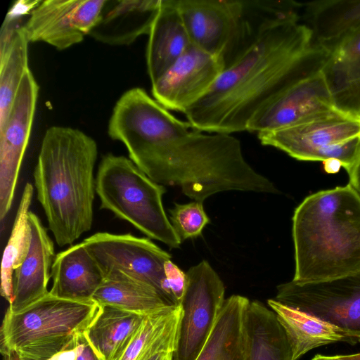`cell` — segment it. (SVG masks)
I'll use <instances>...</instances> for the list:
<instances>
[{"label":"cell","instance_id":"cell-27","mask_svg":"<svg viewBox=\"0 0 360 360\" xmlns=\"http://www.w3.org/2000/svg\"><path fill=\"white\" fill-rule=\"evenodd\" d=\"M267 304L287 335L292 352V360H297L317 347L346 342L340 330L311 315L284 305L274 299H269Z\"/></svg>","mask_w":360,"mask_h":360},{"label":"cell","instance_id":"cell-3","mask_svg":"<svg viewBox=\"0 0 360 360\" xmlns=\"http://www.w3.org/2000/svg\"><path fill=\"white\" fill-rule=\"evenodd\" d=\"M162 186H179L202 202L226 191L276 193L274 184L245 160L240 141L229 134L192 129L154 150L139 167Z\"/></svg>","mask_w":360,"mask_h":360},{"label":"cell","instance_id":"cell-36","mask_svg":"<svg viewBox=\"0 0 360 360\" xmlns=\"http://www.w3.org/2000/svg\"><path fill=\"white\" fill-rule=\"evenodd\" d=\"M150 360H174V353H161L155 355Z\"/></svg>","mask_w":360,"mask_h":360},{"label":"cell","instance_id":"cell-16","mask_svg":"<svg viewBox=\"0 0 360 360\" xmlns=\"http://www.w3.org/2000/svg\"><path fill=\"white\" fill-rule=\"evenodd\" d=\"M334 108L320 71L295 83L266 104L251 119L247 131L259 133L284 129Z\"/></svg>","mask_w":360,"mask_h":360},{"label":"cell","instance_id":"cell-28","mask_svg":"<svg viewBox=\"0 0 360 360\" xmlns=\"http://www.w3.org/2000/svg\"><path fill=\"white\" fill-rule=\"evenodd\" d=\"M249 360H292L287 335L275 313L263 303L250 302L246 314Z\"/></svg>","mask_w":360,"mask_h":360},{"label":"cell","instance_id":"cell-14","mask_svg":"<svg viewBox=\"0 0 360 360\" xmlns=\"http://www.w3.org/2000/svg\"><path fill=\"white\" fill-rule=\"evenodd\" d=\"M224 60L191 44L153 84V98L168 110L184 113L211 89Z\"/></svg>","mask_w":360,"mask_h":360},{"label":"cell","instance_id":"cell-19","mask_svg":"<svg viewBox=\"0 0 360 360\" xmlns=\"http://www.w3.org/2000/svg\"><path fill=\"white\" fill-rule=\"evenodd\" d=\"M321 72L335 108L360 117V28L329 50Z\"/></svg>","mask_w":360,"mask_h":360},{"label":"cell","instance_id":"cell-12","mask_svg":"<svg viewBox=\"0 0 360 360\" xmlns=\"http://www.w3.org/2000/svg\"><path fill=\"white\" fill-rule=\"evenodd\" d=\"M39 86L29 69L25 74L8 117L0 127V219L13 204L23 157L28 145Z\"/></svg>","mask_w":360,"mask_h":360},{"label":"cell","instance_id":"cell-32","mask_svg":"<svg viewBox=\"0 0 360 360\" xmlns=\"http://www.w3.org/2000/svg\"><path fill=\"white\" fill-rule=\"evenodd\" d=\"M165 276L174 304L181 306L187 286L186 273L169 259L165 264Z\"/></svg>","mask_w":360,"mask_h":360},{"label":"cell","instance_id":"cell-13","mask_svg":"<svg viewBox=\"0 0 360 360\" xmlns=\"http://www.w3.org/2000/svg\"><path fill=\"white\" fill-rule=\"evenodd\" d=\"M105 1H40L22 30L29 42H45L58 50L66 49L89 35Z\"/></svg>","mask_w":360,"mask_h":360},{"label":"cell","instance_id":"cell-8","mask_svg":"<svg viewBox=\"0 0 360 360\" xmlns=\"http://www.w3.org/2000/svg\"><path fill=\"white\" fill-rule=\"evenodd\" d=\"M192 129L188 121L174 116L143 89L134 87L115 105L108 133L126 146L129 159L139 167L160 146Z\"/></svg>","mask_w":360,"mask_h":360},{"label":"cell","instance_id":"cell-21","mask_svg":"<svg viewBox=\"0 0 360 360\" xmlns=\"http://www.w3.org/2000/svg\"><path fill=\"white\" fill-rule=\"evenodd\" d=\"M191 44L174 0H161L146 47V65L151 84L155 82Z\"/></svg>","mask_w":360,"mask_h":360},{"label":"cell","instance_id":"cell-22","mask_svg":"<svg viewBox=\"0 0 360 360\" xmlns=\"http://www.w3.org/2000/svg\"><path fill=\"white\" fill-rule=\"evenodd\" d=\"M250 300L226 299L214 326L195 360H249L246 314Z\"/></svg>","mask_w":360,"mask_h":360},{"label":"cell","instance_id":"cell-4","mask_svg":"<svg viewBox=\"0 0 360 360\" xmlns=\"http://www.w3.org/2000/svg\"><path fill=\"white\" fill-rule=\"evenodd\" d=\"M292 280L313 281L360 271V196L347 184L307 197L292 217Z\"/></svg>","mask_w":360,"mask_h":360},{"label":"cell","instance_id":"cell-26","mask_svg":"<svg viewBox=\"0 0 360 360\" xmlns=\"http://www.w3.org/2000/svg\"><path fill=\"white\" fill-rule=\"evenodd\" d=\"M93 300L100 306L113 307L145 316L170 305L153 287L118 271L105 274V280Z\"/></svg>","mask_w":360,"mask_h":360},{"label":"cell","instance_id":"cell-15","mask_svg":"<svg viewBox=\"0 0 360 360\" xmlns=\"http://www.w3.org/2000/svg\"><path fill=\"white\" fill-rule=\"evenodd\" d=\"M192 44L226 63L234 46L243 1L174 0Z\"/></svg>","mask_w":360,"mask_h":360},{"label":"cell","instance_id":"cell-38","mask_svg":"<svg viewBox=\"0 0 360 360\" xmlns=\"http://www.w3.org/2000/svg\"><path fill=\"white\" fill-rule=\"evenodd\" d=\"M3 360H20L15 354L9 352H1Z\"/></svg>","mask_w":360,"mask_h":360},{"label":"cell","instance_id":"cell-37","mask_svg":"<svg viewBox=\"0 0 360 360\" xmlns=\"http://www.w3.org/2000/svg\"><path fill=\"white\" fill-rule=\"evenodd\" d=\"M311 360H345L343 359L340 355L338 356H323L318 354L315 356Z\"/></svg>","mask_w":360,"mask_h":360},{"label":"cell","instance_id":"cell-10","mask_svg":"<svg viewBox=\"0 0 360 360\" xmlns=\"http://www.w3.org/2000/svg\"><path fill=\"white\" fill-rule=\"evenodd\" d=\"M82 242L104 274L120 271L153 287L169 304L174 305L165 276V264L172 256L150 239L98 232Z\"/></svg>","mask_w":360,"mask_h":360},{"label":"cell","instance_id":"cell-1","mask_svg":"<svg viewBox=\"0 0 360 360\" xmlns=\"http://www.w3.org/2000/svg\"><path fill=\"white\" fill-rule=\"evenodd\" d=\"M300 13L267 22L225 65L209 91L185 112L193 129L247 131L253 116L287 89L321 71L329 51L317 44Z\"/></svg>","mask_w":360,"mask_h":360},{"label":"cell","instance_id":"cell-5","mask_svg":"<svg viewBox=\"0 0 360 360\" xmlns=\"http://www.w3.org/2000/svg\"><path fill=\"white\" fill-rule=\"evenodd\" d=\"M101 309L93 299L73 300L49 292L18 312L6 310L0 352H13L20 360H46L75 343Z\"/></svg>","mask_w":360,"mask_h":360},{"label":"cell","instance_id":"cell-7","mask_svg":"<svg viewBox=\"0 0 360 360\" xmlns=\"http://www.w3.org/2000/svg\"><path fill=\"white\" fill-rule=\"evenodd\" d=\"M257 137L262 145L297 160H335L348 172L360 150V117L334 108L289 127L259 132Z\"/></svg>","mask_w":360,"mask_h":360},{"label":"cell","instance_id":"cell-33","mask_svg":"<svg viewBox=\"0 0 360 360\" xmlns=\"http://www.w3.org/2000/svg\"><path fill=\"white\" fill-rule=\"evenodd\" d=\"M78 356L77 360H101L89 341L84 333L77 339Z\"/></svg>","mask_w":360,"mask_h":360},{"label":"cell","instance_id":"cell-24","mask_svg":"<svg viewBox=\"0 0 360 360\" xmlns=\"http://www.w3.org/2000/svg\"><path fill=\"white\" fill-rule=\"evenodd\" d=\"M146 316L113 307L101 306L84 335L101 360H119Z\"/></svg>","mask_w":360,"mask_h":360},{"label":"cell","instance_id":"cell-39","mask_svg":"<svg viewBox=\"0 0 360 360\" xmlns=\"http://www.w3.org/2000/svg\"><path fill=\"white\" fill-rule=\"evenodd\" d=\"M345 360H360V353L349 355H340Z\"/></svg>","mask_w":360,"mask_h":360},{"label":"cell","instance_id":"cell-18","mask_svg":"<svg viewBox=\"0 0 360 360\" xmlns=\"http://www.w3.org/2000/svg\"><path fill=\"white\" fill-rule=\"evenodd\" d=\"M161 0H106L89 35L113 46L129 45L149 34Z\"/></svg>","mask_w":360,"mask_h":360},{"label":"cell","instance_id":"cell-29","mask_svg":"<svg viewBox=\"0 0 360 360\" xmlns=\"http://www.w3.org/2000/svg\"><path fill=\"white\" fill-rule=\"evenodd\" d=\"M33 186L27 183L19 203L11 233L4 249L1 269V294L10 303L13 297L15 270L26 257L31 243L29 208L33 196Z\"/></svg>","mask_w":360,"mask_h":360},{"label":"cell","instance_id":"cell-9","mask_svg":"<svg viewBox=\"0 0 360 360\" xmlns=\"http://www.w3.org/2000/svg\"><path fill=\"white\" fill-rule=\"evenodd\" d=\"M277 302L311 315L360 342V271L313 281L292 280L277 287Z\"/></svg>","mask_w":360,"mask_h":360},{"label":"cell","instance_id":"cell-25","mask_svg":"<svg viewBox=\"0 0 360 360\" xmlns=\"http://www.w3.org/2000/svg\"><path fill=\"white\" fill-rule=\"evenodd\" d=\"M181 316V307L174 305L146 316L119 360H150L161 353H175Z\"/></svg>","mask_w":360,"mask_h":360},{"label":"cell","instance_id":"cell-31","mask_svg":"<svg viewBox=\"0 0 360 360\" xmlns=\"http://www.w3.org/2000/svg\"><path fill=\"white\" fill-rule=\"evenodd\" d=\"M169 214L172 226L181 241L200 236L210 222L202 202L198 201L175 204Z\"/></svg>","mask_w":360,"mask_h":360},{"label":"cell","instance_id":"cell-20","mask_svg":"<svg viewBox=\"0 0 360 360\" xmlns=\"http://www.w3.org/2000/svg\"><path fill=\"white\" fill-rule=\"evenodd\" d=\"M49 292L73 300H89L105 280V274L83 242L56 255Z\"/></svg>","mask_w":360,"mask_h":360},{"label":"cell","instance_id":"cell-23","mask_svg":"<svg viewBox=\"0 0 360 360\" xmlns=\"http://www.w3.org/2000/svg\"><path fill=\"white\" fill-rule=\"evenodd\" d=\"M302 18L317 44L329 51L360 28V0H319L302 3Z\"/></svg>","mask_w":360,"mask_h":360},{"label":"cell","instance_id":"cell-2","mask_svg":"<svg viewBox=\"0 0 360 360\" xmlns=\"http://www.w3.org/2000/svg\"><path fill=\"white\" fill-rule=\"evenodd\" d=\"M97 154L94 139L79 129L53 126L45 132L34 186L59 246L72 244L91 228Z\"/></svg>","mask_w":360,"mask_h":360},{"label":"cell","instance_id":"cell-17","mask_svg":"<svg viewBox=\"0 0 360 360\" xmlns=\"http://www.w3.org/2000/svg\"><path fill=\"white\" fill-rule=\"evenodd\" d=\"M31 243L21 264L15 270L13 297L7 309L18 312L46 295L56 257L54 244L39 218L30 211Z\"/></svg>","mask_w":360,"mask_h":360},{"label":"cell","instance_id":"cell-6","mask_svg":"<svg viewBox=\"0 0 360 360\" xmlns=\"http://www.w3.org/2000/svg\"><path fill=\"white\" fill-rule=\"evenodd\" d=\"M164 186L150 179L130 159L108 153L100 162L96 193L101 208L170 248L181 240L174 230L162 205Z\"/></svg>","mask_w":360,"mask_h":360},{"label":"cell","instance_id":"cell-34","mask_svg":"<svg viewBox=\"0 0 360 360\" xmlns=\"http://www.w3.org/2000/svg\"><path fill=\"white\" fill-rule=\"evenodd\" d=\"M347 173L349 178L348 184H349L360 196V150L354 165Z\"/></svg>","mask_w":360,"mask_h":360},{"label":"cell","instance_id":"cell-35","mask_svg":"<svg viewBox=\"0 0 360 360\" xmlns=\"http://www.w3.org/2000/svg\"><path fill=\"white\" fill-rule=\"evenodd\" d=\"M77 356L78 348L77 340L70 346L57 352L46 360H77Z\"/></svg>","mask_w":360,"mask_h":360},{"label":"cell","instance_id":"cell-11","mask_svg":"<svg viewBox=\"0 0 360 360\" xmlns=\"http://www.w3.org/2000/svg\"><path fill=\"white\" fill-rule=\"evenodd\" d=\"M174 360H195L224 303V285L207 261L189 269Z\"/></svg>","mask_w":360,"mask_h":360},{"label":"cell","instance_id":"cell-30","mask_svg":"<svg viewBox=\"0 0 360 360\" xmlns=\"http://www.w3.org/2000/svg\"><path fill=\"white\" fill-rule=\"evenodd\" d=\"M28 40L22 27L0 50V127L5 123L28 67Z\"/></svg>","mask_w":360,"mask_h":360}]
</instances>
